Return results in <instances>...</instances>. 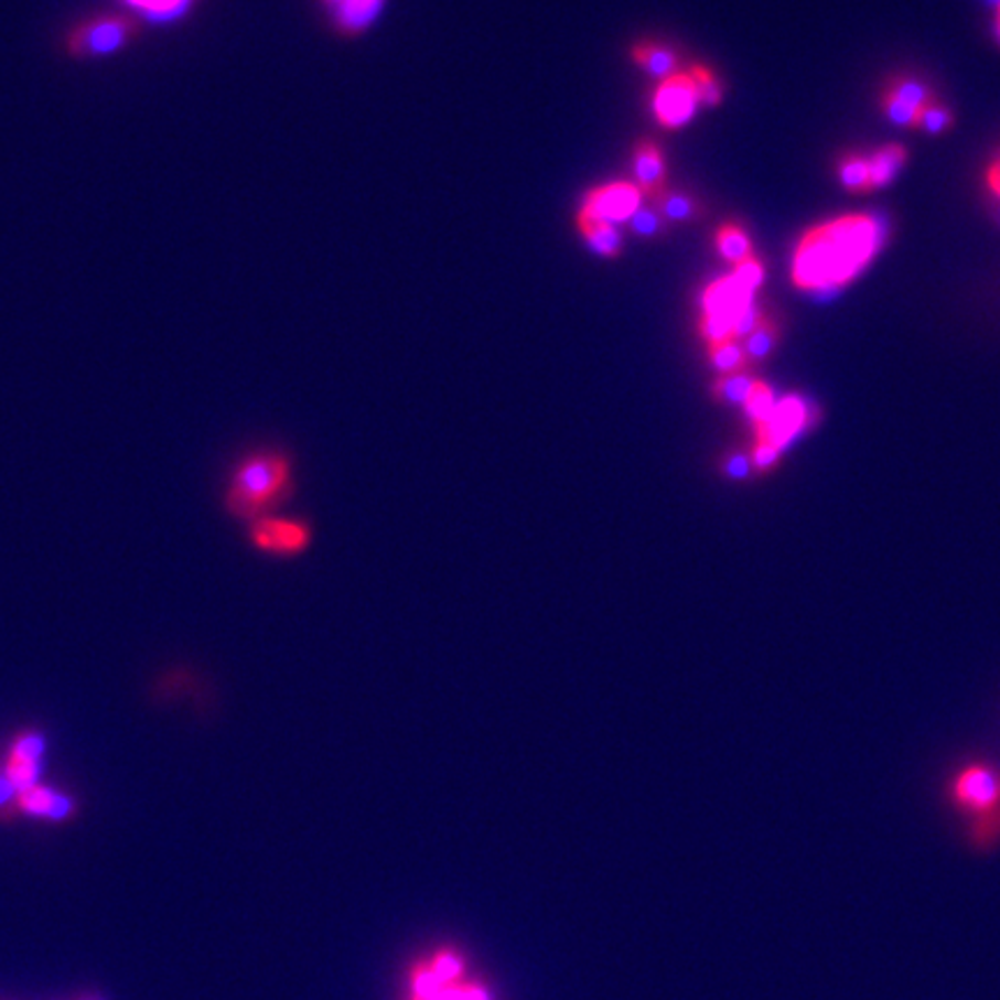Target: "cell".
Masks as SVG:
<instances>
[{"mask_svg": "<svg viewBox=\"0 0 1000 1000\" xmlns=\"http://www.w3.org/2000/svg\"><path fill=\"white\" fill-rule=\"evenodd\" d=\"M292 482V463L283 452H255L246 456L229 477L225 509L235 519L252 521L281 501Z\"/></svg>", "mask_w": 1000, "mask_h": 1000, "instance_id": "cell-2", "label": "cell"}, {"mask_svg": "<svg viewBox=\"0 0 1000 1000\" xmlns=\"http://www.w3.org/2000/svg\"><path fill=\"white\" fill-rule=\"evenodd\" d=\"M888 93H892V96L908 103L915 109H924L926 105H932L936 100L932 86L917 77H894L888 86Z\"/></svg>", "mask_w": 1000, "mask_h": 1000, "instance_id": "cell-24", "label": "cell"}, {"mask_svg": "<svg viewBox=\"0 0 1000 1000\" xmlns=\"http://www.w3.org/2000/svg\"><path fill=\"white\" fill-rule=\"evenodd\" d=\"M324 3H327V8H330V10H334V8H336V6L341 3V0H324Z\"/></svg>", "mask_w": 1000, "mask_h": 1000, "instance_id": "cell-37", "label": "cell"}, {"mask_svg": "<svg viewBox=\"0 0 1000 1000\" xmlns=\"http://www.w3.org/2000/svg\"><path fill=\"white\" fill-rule=\"evenodd\" d=\"M908 160V151H905L901 144H885L880 147L871 158H869V168H871V185L875 189H885L890 185L901 168Z\"/></svg>", "mask_w": 1000, "mask_h": 1000, "instance_id": "cell-19", "label": "cell"}, {"mask_svg": "<svg viewBox=\"0 0 1000 1000\" xmlns=\"http://www.w3.org/2000/svg\"><path fill=\"white\" fill-rule=\"evenodd\" d=\"M139 35V19L132 14H98L65 35V50L73 58H107L123 52Z\"/></svg>", "mask_w": 1000, "mask_h": 1000, "instance_id": "cell-4", "label": "cell"}, {"mask_svg": "<svg viewBox=\"0 0 1000 1000\" xmlns=\"http://www.w3.org/2000/svg\"><path fill=\"white\" fill-rule=\"evenodd\" d=\"M654 206L660 212V216L667 221V225H681V223H692L700 221L705 216V206L700 200H695L690 193H679V191H665Z\"/></svg>", "mask_w": 1000, "mask_h": 1000, "instance_id": "cell-17", "label": "cell"}, {"mask_svg": "<svg viewBox=\"0 0 1000 1000\" xmlns=\"http://www.w3.org/2000/svg\"><path fill=\"white\" fill-rule=\"evenodd\" d=\"M764 318H766V315H764L762 307L751 304L746 311H743V313L734 320V341H743V338H746Z\"/></svg>", "mask_w": 1000, "mask_h": 1000, "instance_id": "cell-34", "label": "cell"}, {"mask_svg": "<svg viewBox=\"0 0 1000 1000\" xmlns=\"http://www.w3.org/2000/svg\"><path fill=\"white\" fill-rule=\"evenodd\" d=\"M709 364L718 376H730V374H741V370H751L749 357H746V353H743L739 341H723V343L709 345Z\"/></svg>", "mask_w": 1000, "mask_h": 1000, "instance_id": "cell-22", "label": "cell"}, {"mask_svg": "<svg viewBox=\"0 0 1000 1000\" xmlns=\"http://www.w3.org/2000/svg\"><path fill=\"white\" fill-rule=\"evenodd\" d=\"M839 179L843 183V189L850 193H871V168H869V158L850 153L841 160L839 165Z\"/></svg>", "mask_w": 1000, "mask_h": 1000, "instance_id": "cell-23", "label": "cell"}, {"mask_svg": "<svg viewBox=\"0 0 1000 1000\" xmlns=\"http://www.w3.org/2000/svg\"><path fill=\"white\" fill-rule=\"evenodd\" d=\"M385 0H341L332 10L336 26L345 35H359L376 21Z\"/></svg>", "mask_w": 1000, "mask_h": 1000, "instance_id": "cell-13", "label": "cell"}, {"mask_svg": "<svg viewBox=\"0 0 1000 1000\" xmlns=\"http://www.w3.org/2000/svg\"><path fill=\"white\" fill-rule=\"evenodd\" d=\"M987 185H989V191L1000 200V160H996L993 165L989 168V172H987Z\"/></svg>", "mask_w": 1000, "mask_h": 1000, "instance_id": "cell-35", "label": "cell"}, {"mask_svg": "<svg viewBox=\"0 0 1000 1000\" xmlns=\"http://www.w3.org/2000/svg\"><path fill=\"white\" fill-rule=\"evenodd\" d=\"M751 304H755V294L749 292L746 288H741L732 276L718 278V281L709 283L702 292V315L725 318L732 322V327L734 320Z\"/></svg>", "mask_w": 1000, "mask_h": 1000, "instance_id": "cell-10", "label": "cell"}, {"mask_svg": "<svg viewBox=\"0 0 1000 1000\" xmlns=\"http://www.w3.org/2000/svg\"><path fill=\"white\" fill-rule=\"evenodd\" d=\"M577 227H579L581 235H584L589 248L593 252L602 255V258L616 260L619 255L623 252V237H621V232H619L616 225L577 216Z\"/></svg>", "mask_w": 1000, "mask_h": 1000, "instance_id": "cell-16", "label": "cell"}, {"mask_svg": "<svg viewBox=\"0 0 1000 1000\" xmlns=\"http://www.w3.org/2000/svg\"><path fill=\"white\" fill-rule=\"evenodd\" d=\"M996 35H998V40H1000V3H998V8H996Z\"/></svg>", "mask_w": 1000, "mask_h": 1000, "instance_id": "cell-36", "label": "cell"}, {"mask_svg": "<svg viewBox=\"0 0 1000 1000\" xmlns=\"http://www.w3.org/2000/svg\"><path fill=\"white\" fill-rule=\"evenodd\" d=\"M642 200H644V195L635 185V181L604 183L584 195V202H581L577 216L602 221L610 225L627 223L642 206Z\"/></svg>", "mask_w": 1000, "mask_h": 1000, "instance_id": "cell-5", "label": "cell"}, {"mask_svg": "<svg viewBox=\"0 0 1000 1000\" xmlns=\"http://www.w3.org/2000/svg\"><path fill=\"white\" fill-rule=\"evenodd\" d=\"M697 105H700V96H697L690 73H677L656 88L654 114L656 121L667 130H679L690 123Z\"/></svg>", "mask_w": 1000, "mask_h": 1000, "instance_id": "cell-7", "label": "cell"}, {"mask_svg": "<svg viewBox=\"0 0 1000 1000\" xmlns=\"http://www.w3.org/2000/svg\"><path fill=\"white\" fill-rule=\"evenodd\" d=\"M690 77L695 82L697 96H700V105L705 107H718L723 103V84L718 82V77L711 73L705 65H692L690 67Z\"/></svg>", "mask_w": 1000, "mask_h": 1000, "instance_id": "cell-28", "label": "cell"}, {"mask_svg": "<svg viewBox=\"0 0 1000 1000\" xmlns=\"http://www.w3.org/2000/svg\"><path fill=\"white\" fill-rule=\"evenodd\" d=\"M808 424H813V408L802 397L789 394L776 401L770 420L755 427V433L762 443H770L783 452Z\"/></svg>", "mask_w": 1000, "mask_h": 1000, "instance_id": "cell-9", "label": "cell"}, {"mask_svg": "<svg viewBox=\"0 0 1000 1000\" xmlns=\"http://www.w3.org/2000/svg\"><path fill=\"white\" fill-rule=\"evenodd\" d=\"M716 250H718L720 258H723L725 262H730L732 267L755 258V248H753L751 237L739 225H732V223L718 227V232H716Z\"/></svg>", "mask_w": 1000, "mask_h": 1000, "instance_id": "cell-18", "label": "cell"}, {"mask_svg": "<svg viewBox=\"0 0 1000 1000\" xmlns=\"http://www.w3.org/2000/svg\"><path fill=\"white\" fill-rule=\"evenodd\" d=\"M949 799L966 820L968 841L989 852L1000 843V772L987 762H972L949 785Z\"/></svg>", "mask_w": 1000, "mask_h": 1000, "instance_id": "cell-3", "label": "cell"}, {"mask_svg": "<svg viewBox=\"0 0 1000 1000\" xmlns=\"http://www.w3.org/2000/svg\"><path fill=\"white\" fill-rule=\"evenodd\" d=\"M781 450L770 445V443H762V440H755V448L751 452V463H753V471L757 473H770L776 469V463L781 461Z\"/></svg>", "mask_w": 1000, "mask_h": 1000, "instance_id": "cell-32", "label": "cell"}, {"mask_svg": "<svg viewBox=\"0 0 1000 1000\" xmlns=\"http://www.w3.org/2000/svg\"><path fill=\"white\" fill-rule=\"evenodd\" d=\"M427 964L438 975V980L443 982L448 989L463 982V970H466V966H463V957L456 949H452V947L438 949Z\"/></svg>", "mask_w": 1000, "mask_h": 1000, "instance_id": "cell-25", "label": "cell"}, {"mask_svg": "<svg viewBox=\"0 0 1000 1000\" xmlns=\"http://www.w3.org/2000/svg\"><path fill=\"white\" fill-rule=\"evenodd\" d=\"M751 469H753L751 454L743 452H732L730 456L723 459V466H720V471H723V475L730 480H746L751 475Z\"/></svg>", "mask_w": 1000, "mask_h": 1000, "instance_id": "cell-33", "label": "cell"}, {"mask_svg": "<svg viewBox=\"0 0 1000 1000\" xmlns=\"http://www.w3.org/2000/svg\"><path fill=\"white\" fill-rule=\"evenodd\" d=\"M627 229L633 232L635 237L639 239H660L667 235V221L660 216V212L656 206H639L637 212L631 216V221L625 223Z\"/></svg>", "mask_w": 1000, "mask_h": 1000, "instance_id": "cell-26", "label": "cell"}, {"mask_svg": "<svg viewBox=\"0 0 1000 1000\" xmlns=\"http://www.w3.org/2000/svg\"><path fill=\"white\" fill-rule=\"evenodd\" d=\"M885 239L869 214H850L810 227L793 255V283L804 292H836L862 273Z\"/></svg>", "mask_w": 1000, "mask_h": 1000, "instance_id": "cell-1", "label": "cell"}, {"mask_svg": "<svg viewBox=\"0 0 1000 1000\" xmlns=\"http://www.w3.org/2000/svg\"><path fill=\"white\" fill-rule=\"evenodd\" d=\"M734 281L741 286V288H746L749 292L755 294V290L764 283V267L757 258H751L746 262H741L734 267V271L730 273Z\"/></svg>", "mask_w": 1000, "mask_h": 1000, "instance_id": "cell-31", "label": "cell"}, {"mask_svg": "<svg viewBox=\"0 0 1000 1000\" xmlns=\"http://www.w3.org/2000/svg\"><path fill=\"white\" fill-rule=\"evenodd\" d=\"M774 408H776L774 389L766 385L764 380L757 378L753 389H751V394H749L746 404H743V410H746L753 427H760V424H764L766 420H770V415L774 412Z\"/></svg>", "mask_w": 1000, "mask_h": 1000, "instance_id": "cell-27", "label": "cell"}, {"mask_svg": "<svg viewBox=\"0 0 1000 1000\" xmlns=\"http://www.w3.org/2000/svg\"><path fill=\"white\" fill-rule=\"evenodd\" d=\"M633 168L635 185L642 191V195L656 202L667 191V170L660 147L650 142V139H642L633 151Z\"/></svg>", "mask_w": 1000, "mask_h": 1000, "instance_id": "cell-11", "label": "cell"}, {"mask_svg": "<svg viewBox=\"0 0 1000 1000\" xmlns=\"http://www.w3.org/2000/svg\"><path fill=\"white\" fill-rule=\"evenodd\" d=\"M755 380L757 378L753 374H749V370H741V374H730V376H718L711 385V397L723 406L743 408Z\"/></svg>", "mask_w": 1000, "mask_h": 1000, "instance_id": "cell-21", "label": "cell"}, {"mask_svg": "<svg viewBox=\"0 0 1000 1000\" xmlns=\"http://www.w3.org/2000/svg\"><path fill=\"white\" fill-rule=\"evenodd\" d=\"M880 107H882V111H885V116L894 126H899V128H917L920 109L911 107L908 103L899 100L896 96H892V93H888V90L882 93Z\"/></svg>", "mask_w": 1000, "mask_h": 1000, "instance_id": "cell-30", "label": "cell"}, {"mask_svg": "<svg viewBox=\"0 0 1000 1000\" xmlns=\"http://www.w3.org/2000/svg\"><path fill=\"white\" fill-rule=\"evenodd\" d=\"M739 343H741V347H743V353H746V357H749V364L755 366V364H760V362H764L766 357H770V355L776 351V347H778V343H781V327H778V324H776L772 318H764V320L757 324V327H755L746 338L739 341Z\"/></svg>", "mask_w": 1000, "mask_h": 1000, "instance_id": "cell-20", "label": "cell"}, {"mask_svg": "<svg viewBox=\"0 0 1000 1000\" xmlns=\"http://www.w3.org/2000/svg\"><path fill=\"white\" fill-rule=\"evenodd\" d=\"M951 126H955V114H951V109L940 105L938 100H934L932 105H926L924 109H920V116H917V128L920 130H924L928 135H943Z\"/></svg>", "mask_w": 1000, "mask_h": 1000, "instance_id": "cell-29", "label": "cell"}, {"mask_svg": "<svg viewBox=\"0 0 1000 1000\" xmlns=\"http://www.w3.org/2000/svg\"><path fill=\"white\" fill-rule=\"evenodd\" d=\"M248 538L258 551L273 556H297L311 545L313 533L304 521L260 517L250 521Z\"/></svg>", "mask_w": 1000, "mask_h": 1000, "instance_id": "cell-6", "label": "cell"}, {"mask_svg": "<svg viewBox=\"0 0 1000 1000\" xmlns=\"http://www.w3.org/2000/svg\"><path fill=\"white\" fill-rule=\"evenodd\" d=\"M135 19L149 23H172L193 10L197 0H121Z\"/></svg>", "mask_w": 1000, "mask_h": 1000, "instance_id": "cell-15", "label": "cell"}, {"mask_svg": "<svg viewBox=\"0 0 1000 1000\" xmlns=\"http://www.w3.org/2000/svg\"><path fill=\"white\" fill-rule=\"evenodd\" d=\"M633 61L644 69L648 77H656L660 82L669 79L679 73V56L674 54L669 46L656 42H642L633 46Z\"/></svg>", "mask_w": 1000, "mask_h": 1000, "instance_id": "cell-14", "label": "cell"}, {"mask_svg": "<svg viewBox=\"0 0 1000 1000\" xmlns=\"http://www.w3.org/2000/svg\"><path fill=\"white\" fill-rule=\"evenodd\" d=\"M17 808L26 816L33 818H46V820H65L75 813V802L67 795L56 793L54 787H46L42 783H35L21 793L14 795Z\"/></svg>", "mask_w": 1000, "mask_h": 1000, "instance_id": "cell-12", "label": "cell"}, {"mask_svg": "<svg viewBox=\"0 0 1000 1000\" xmlns=\"http://www.w3.org/2000/svg\"><path fill=\"white\" fill-rule=\"evenodd\" d=\"M44 755V739L40 732L26 730L19 732L10 749L6 753V766H3V783L12 789V793H21L37 781L40 776V760Z\"/></svg>", "mask_w": 1000, "mask_h": 1000, "instance_id": "cell-8", "label": "cell"}]
</instances>
